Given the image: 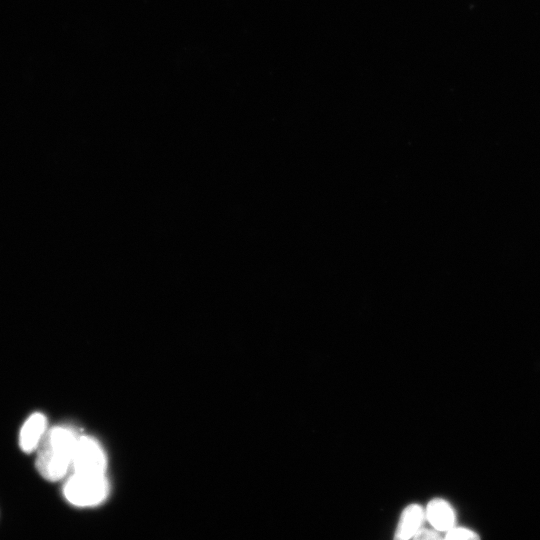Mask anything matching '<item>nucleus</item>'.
<instances>
[{
    "label": "nucleus",
    "mask_w": 540,
    "mask_h": 540,
    "mask_svg": "<svg viewBox=\"0 0 540 540\" xmlns=\"http://www.w3.org/2000/svg\"><path fill=\"white\" fill-rule=\"evenodd\" d=\"M425 517L436 531L447 532L455 525L454 510L447 501L440 498L428 503Z\"/></svg>",
    "instance_id": "nucleus-6"
},
{
    "label": "nucleus",
    "mask_w": 540,
    "mask_h": 540,
    "mask_svg": "<svg viewBox=\"0 0 540 540\" xmlns=\"http://www.w3.org/2000/svg\"><path fill=\"white\" fill-rule=\"evenodd\" d=\"M412 540H443L436 530L422 528Z\"/></svg>",
    "instance_id": "nucleus-8"
},
{
    "label": "nucleus",
    "mask_w": 540,
    "mask_h": 540,
    "mask_svg": "<svg viewBox=\"0 0 540 540\" xmlns=\"http://www.w3.org/2000/svg\"><path fill=\"white\" fill-rule=\"evenodd\" d=\"M47 425V418L40 412L33 413L27 418L19 433V446L22 451L31 453L37 450L48 430Z\"/></svg>",
    "instance_id": "nucleus-4"
},
{
    "label": "nucleus",
    "mask_w": 540,
    "mask_h": 540,
    "mask_svg": "<svg viewBox=\"0 0 540 540\" xmlns=\"http://www.w3.org/2000/svg\"><path fill=\"white\" fill-rule=\"evenodd\" d=\"M77 431L69 426H55L47 430L37 448L35 466L48 481H58L71 469L72 455L78 438Z\"/></svg>",
    "instance_id": "nucleus-1"
},
{
    "label": "nucleus",
    "mask_w": 540,
    "mask_h": 540,
    "mask_svg": "<svg viewBox=\"0 0 540 540\" xmlns=\"http://www.w3.org/2000/svg\"><path fill=\"white\" fill-rule=\"evenodd\" d=\"M106 467L107 459L100 443L91 436L79 435L72 455L73 472L104 475Z\"/></svg>",
    "instance_id": "nucleus-3"
},
{
    "label": "nucleus",
    "mask_w": 540,
    "mask_h": 540,
    "mask_svg": "<svg viewBox=\"0 0 540 540\" xmlns=\"http://www.w3.org/2000/svg\"><path fill=\"white\" fill-rule=\"evenodd\" d=\"M109 490L105 474L73 472L63 486V495L74 506L92 507L102 503L107 498Z\"/></svg>",
    "instance_id": "nucleus-2"
},
{
    "label": "nucleus",
    "mask_w": 540,
    "mask_h": 540,
    "mask_svg": "<svg viewBox=\"0 0 540 540\" xmlns=\"http://www.w3.org/2000/svg\"><path fill=\"white\" fill-rule=\"evenodd\" d=\"M443 540H480V538L472 530L454 526L447 531Z\"/></svg>",
    "instance_id": "nucleus-7"
},
{
    "label": "nucleus",
    "mask_w": 540,
    "mask_h": 540,
    "mask_svg": "<svg viewBox=\"0 0 540 540\" xmlns=\"http://www.w3.org/2000/svg\"><path fill=\"white\" fill-rule=\"evenodd\" d=\"M425 520V510L420 505L407 506L400 516L394 540H412L423 528Z\"/></svg>",
    "instance_id": "nucleus-5"
}]
</instances>
